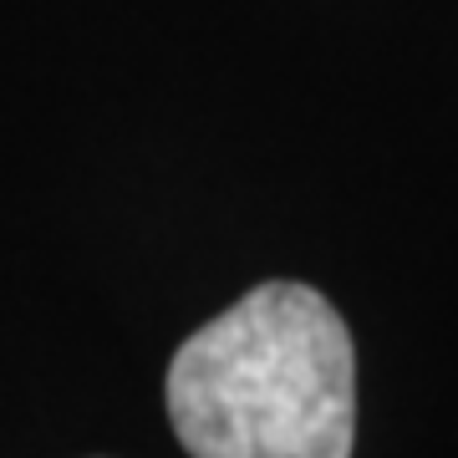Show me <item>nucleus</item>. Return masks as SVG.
Instances as JSON below:
<instances>
[{
  "label": "nucleus",
  "instance_id": "1",
  "mask_svg": "<svg viewBox=\"0 0 458 458\" xmlns=\"http://www.w3.org/2000/svg\"><path fill=\"white\" fill-rule=\"evenodd\" d=\"M168 423L194 458H346L352 331L316 285L265 280L174 352Z\"/></svg>",
  "mask_w": 458,
  "mask_h": 458
}]
</instances>
